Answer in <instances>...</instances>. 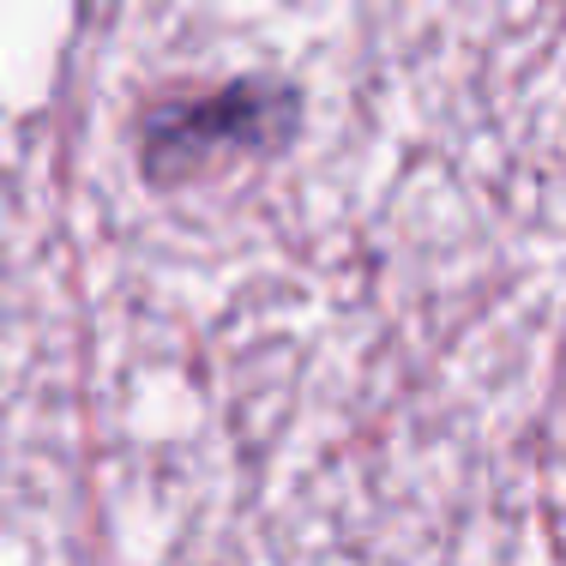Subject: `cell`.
<instances>
[{
  "instance_id": "cell-1",
  "label": "cell",
  "mask_w": 566,
  "mask_h": 566,
  "mask_svg": "<svg viewBox=\"0 0 566 566\" xmlns=\"http://www.w3.org/2000/svg\"><path fill=\"white\" fill-rule=\"evenodd\" d=\"M295 133V91L272 78H235V85L157 97L139 115V169L157 187L206 181L229 164L265 157Z\"/></svg>"
}]
</instances>
